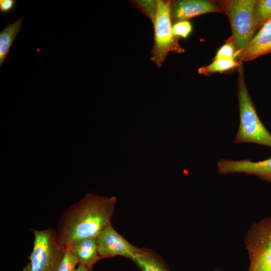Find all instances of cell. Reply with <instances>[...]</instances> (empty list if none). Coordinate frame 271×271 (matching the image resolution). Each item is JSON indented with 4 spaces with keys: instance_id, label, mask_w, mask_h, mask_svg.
<instances>
[{
    "instance_id": "cell-8",
    "label": "cell",
    "mask_w": 271,
    "mask_h": 271,
    "mask_svg": "<svg viewBox=\"0 0 271 271\" xmlns=\"http://www.w3.org/2000/svg\"><path fill=\"white\" fill-rule=\"evenodd\" d=\"M249 258L263 251H271V216L253 224L245 238Z\"/></svg>"
},
{
    "instance_id": "cell-18",
    "label": "cell",
    "mask_w": 271,
    "mask_h": 271,
    "mask_svg": "<svg viewBox=\"0 0 271 271\" xmlns=\"http://www.w3.org/2000/svg\"><path fill=\"white\" fill-rule=\"evenodd\" d=\"M79 264L78 259L73 253L70 248L65 247L63 256L59 264L57 271H75Z\"/></svg>"
},
{
    "instance_id": "cell-13",
    "label": "cell",
    "mask_w": 271,
    "mask_h": 271,
    "mask_svg": "<svg viewBox=\"0 0 271 271\" xmlns=\"http://www.w3.org/2000/svg\"><path fill=\"white\" fill-rule=\"evenodd\" d=\"M25 17H20L14 23L9 21L5 29L0 32V66L5 62L11 46L20 32Z\"/></svg>"
},
{
    "instance_id": "cell-16",
    "label": "cell",
    "mask_w": 271,
    "mask_h": 271,
    "mask_svg": "<svg viewBox=\"0 0 271 271\" xmlns=\"http://www.w3.org/2000/svg\"><path fill=\"white\" fill-rule=\"evenodd\" d=\"M255 17L257 29L271 20V0L257 1Z\"/></svg>"
},
{
    "instance_id": "cell-17",
    "label": "cell",
    "mask_w": 271,
    "mask_h": 271,
    "mask_svg": "<svg viewBox=\"0 0 271 271\" xmlns=\"http://www.w3.org/2000/svg\"><path fill=\"white\" fill-rule=\"evenodd\" d=\"M240 51H236L235 44L231 37L218 50L214 59H235L240 54Z\"/></svg>"
},
{
    "instance_id": "cell-6",
    "label": "cell",
    "mask_w": 271,
    "mask_h": 271,
    "mask_svg": "<svg viewBox=\"0 0 271 271\" xmlns=\"http://www.w3.org/2000/svg\"><path fill=\"white\" fill-rule=\"evenodd\" d=\"M96 242L101 258L121 256L133 260L140 250L119 234L111 224L97 235Z\"/></svg>"
},
{
    "instance_id": "cell-7",
    "label": "cell",
    "mask_w": 271,
    "mask_h": 271,
    "mask_svg": "<svg viewBox=\"0 0 271 271\" xmlns=\"http://www.w3.org/2000/svg\"><path fill=\"white\" fill-rule=\"evenodd\" d=\"M219 174L245 173L253 175L260 179L271 183V157L267 159L253 162L249 159L228 160L220 159L216 164Z\"/></svg>"
},
{
    "instance_id": "cell-21",
    "label": "cell",
    "mask_w": 271,
    "mask_h": 271,
    "mask_svg": "<svg viewBox=\"0 0 271 271\" xmlns=\"http://www.w3.org/2000/svg\"><path fill=\"white\" fill-rule=\"evenodd\" d=\"M75 271H90L85 266L79 264Z\"/></svg>"
},
{
    "instance_id": "cell-12",
    "label": "cell",
    "mask_w": 271,
    "mask_h": 271,
    "mask_svg": "<svg viewBox=\"0 0 271 271\" xmlns=\"http://www.w3.org/2000/svg\"><path fill=\"white\" fill-rule=\"evenodd\" d=\"M132 261L141 271H170L164 261L147 248H140Z\"/></svg>"
},
{
    "instance_id": "cell-15",
    "label": "cell",
    "mask_w": 271,
    "mask_h": 271,
    "mask_svg": "<svg viewBox=\"0 0 271 271\" xmlns=\"http://www.w3.org/2000/svg\"><path fill=\"white\" fill-rule=\"evenodd\" d=\"M247 271H271V251H263L249 257Z\"/></svg>"
},
{
    "instance_id": "cell-9",
    "label": "cell",
    "mask_w": 271,
    "mask_h": 271,
    "mask_svg": "<svg viewBox=\"0 0 271 271\" xmlns=\"http://www.w3.org/2000/svg\"><path fill=\"white\" fill-rule=\"evenodd\" d=\"M271 53V20L265 23L241 52V61L252 60Z\"/></svg>"
},
{
    "instance_id": "cell-2",
    "label": "cell",
    "mask_w": 271,
    "mask_h": 271,
    "mask_svg": "<svg viewBox=\"0 0 271 271\" xmlns=\"http://www.w3.org/2000/svg\"><path fill=\"white\" fill-rule=\"evenodd\" d=\"M241 66H239L237 91L239 125L233 142L237 144L253 143L271 148V133L258 117L245 85Z\"/></svg>"
},
{
    "instance_id": "cell-14",
    "label": "cell",
    "mask_w": 271,
    "mask_h": 271,
    "mask_svg": "<svg viewBox=\"0 0 271 271\" xmlns=\"http://www.w3.org/2000/svg\"><path fill=\"white\" fill-rule=\"evenodd\" d=\"M240 64L235 59H217L208 65L199 68L198 72L200 74L208 75L216 72H223L239 67Z\"/></svg>"
},
{
    "instance_id": "cell-22",
    "label": "cell",
    "mask_w": 271,
    "mask_h": 271,
    "mask_svg": "<svg viewBox=\"0 0 271 271\" xmlns=\"http://www.w3.org/2000/svg\"><path fill=\"white\" fill-rule=\"evenodd\" d=\"M23 271H30V264L27 263L26 266L23 268Z\"/></svg>"
},
{
    "instance_id": "cell-5",
    "label": "cell",
    "mask_w": 271,
    "mask_h": 271,
    "mask_svg": "<svg viewBox=\"0 0 271 271\" xmlns=\"http://www.w3.org/2000/svg\"><path fill=\"white\" fill-rule=\"evenodd\" d=\"M31 230L34 239L29 256L30 271H57L65 250L57 231L52 228Z\"/></svg>"
},
{
    "instance_id": "cell-11",
    "label": "cell",
    "mask_w": 271,
    "mask_h": 271,
    "mask_svg": "<svg viewBox=\"0 0 271 271\" xmlns=\"http://www.w3.org/2000/svg\"><path fill=\"white\" fill-rule=\"evenodd\" d=\"M68 247L78 259L79 264L85 266L90 271L94 265L101 259L98 251L96 237L75 241Z\"/></svg>"
},
{
    "instance_id": "cell-23",
    "label": "cell",
    "mask_w": 271,
    "mask_h": 271,
    "mask_svg": "<svg viewBox=\"0 0 271 271\" xmlns=\"http://www.w3.org/2000/svg\"><path fill=\"white\" fill-rule=\"evenodd\" d=\"M215 271H220V270H219V269H216V270H215Z\"/></svg>"
},
{
    "instance_id": "cell-20",
    "label": "cell",
    "mask_w": 271,
    "mask_h": 271,
    "mask_svg": "<svg viewBox=\"0 0 271 271\" xmlns=\"http://www.w3.org/2000/svg\"><path fill=\"white\" fill-rule=\"evenodd\" d=\"M17 4L16 0H0V13L5 15L11 13Z\"/></svg>"
},
{
    "instance_id": "cell-1",
    "label": "cell",
    "mask_w": 271,
    "mask_h": 271,
    "mask_svg": "<svg viewBox=\"0 0 271 271\" xmlns=\"http://www.w3.org/2000/svg\"><path fill=\"white\" fill-rule=\"evenodd\" d=\"M116 198L87 193L62 214L58 223V235L65 247L75 241L96 237L111 224Z\"/></svg>"
},
{
    "instance_id": "cell-3",
    "label": "cell",
    "mask_w": 271,
    "mask_h": 271,
    "mask_svg": "<svg viewBox=\"0 0 271 271\" xmlns=\"http://www.w3.org/2000/svg\"><path fill=\"white\" fill-rule=\"evenodd\" d=\"M256 0H226L218 2L230 22L236 51L241 52L257 30L255 10Z\"/></svg>"
},
{
    "instance_id": "cell-4",
    "label": "cell",
    "mask_w": 271,
    "mask_h": 271,
    "mask_svg": "<svg viewBox=\"0 0 271 271\" xmlns=\"http://www.w3.org/2000/svg\"><path fill=\"white\" fill-rule=\"evenodd\" d=\"M157 1L156 10L151 18L154 28V44L151 59L160 67L169 52L181 53L184 51L172 32L171 2Z\"/></svg>"
},
{
    "instance_id": "cell-19",
    "label": "cell",
    "mask_w": 271,
    "mask_h": 271,
    "mask_svg": "<svg viewBox=\"0 0 271 271\" xmlns=\"http://www.w3.org/2000/svg\"><path fill=\"white\" fill-rule=\"evenodd\" d=\"M193 26L188 21H181L175 23L172 27L173 35L176 38H187L191 33Z\"/></svg>"
},
{
    "instance_id": "cell-10",
    "label": "cell",
    "mask_w": 271,
    "mask_h": 271,
    "mask_svg": "<svg viewBox=\"0 0 271 271\" xmlns=\"http://www.w3.org/2000/svg\"><path fill=\"white\" fill-rule=\"evenodd\" d=\"M222 12L220 6L209 1L184 0L177 3L172 14L175 19L181 21L206 13Z\"/></svg>"
}]
</instances>
